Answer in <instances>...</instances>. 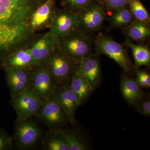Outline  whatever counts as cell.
Wrapping results in <instances>:
<instances>
[{
    "mask_svg": "<svg viewBox=\"0 0 150 150\" xmlns=\"http://www.w3.org/2000/svg\"><path fill=\"white\" fill-rule=\"evenodd\" d=\"M45 0H0V52L14 49L33 32L30 18Z\"/></svg>",
    "mask_w": 150,
    "mask_h": 150,
    "instance_id": "1",
    "label": "cell"
},
{
    "mask_svg": "<svg viewBox=\"0 0 150 150\" xmlns=\"http://www.w3.org/2000/svg\"><path fill=\"white\" fill-rule=\"evenodd\" d=\"M93 41L88 34L77 29L59 39L58 48L78 65L91 54Z\"/></svg>",
    "mask_w": 150,
    "mask_h": 150,
    "instance_id": "2",
    "label": "cell"
},
{
    "mask_svg": "<svg viewBox=\"0 0 150 150\" xmlns=\"http://www.w3.org/2000/svg\"><path fill=\"white\" fill-rule=\"evenodd\" d=\"M97 54L106 55L112 59L126 73L131 74L134 68L126 48L108 35L99 33L93 40Z\"/></svg>",
    "mask_w": 150,
    "mask_h": 150,
    "instance_id": "3",
    "label": "cell"
},
{
    "mask_svg": "<svg viewBox=\"0 0 150 150\" xmlns=\"http://www.w3.org/2000/svg\"><path fill=\"white\" fill-rule=\"evenodd\" d=\"M57 87L69 83L78 64L57 48L44 64Z\"/></svg>",
    "mask_w": 150,
    "mask_h": 150,
    "instance_id": "4",
    "label": "cell"
},
{
    "mask_svg": "<svg viewBox=\"0 0 150 150\" xmlns=\"http://www.w3.org/2000/svg\"><path fill=\"white\" fill-rule=\"evenodd\" d=\"M35 116L50 131H58L69 122L66 112L53 95L43 100V104Z\"/></svg>",
    "mask_w": 150,
    "mask_h": 150,
    "instance_id": "5",
    "label": "cell"
},
{
    "mask_svg": "<svg viewBox=\"0 0 150 150\" xmlns=\"http://www.w3.org/2000/svg\"><path fill=\"white\" fill-rule=\"evenodd\" d=\"M11 98V103L16 111L18 120H26L35 116L43 100L31 87Z\"/></svg>",
    "mask_w": 150,
    "mask_h": 150,
    "instance_id": "6",
    "label": "cell"
},
{
    "mask_svg": "<svg viewBox=\"0 0 150 150\" xmlns=\"http://www.w3.org/2000/svg\"><path fill=\"white\" fill-rule=\"evenodd\" d=\"M104 8L100 1L94 0L79 12V29L87 34L98 30L106 18Z\"/></svg>",
    "mask_w": 150,
    "mask_h": 150,
    "instance_id": "7",
    "label": "cell"
},
{
    "mask_svg": "<svg viewBox=\"0 0 150 150\" xmlns=\"http://www.w3.org/2000/svg\"><path fill=\"white\" fill-rule=\"evenodd\" d=\"M17 121L15 136L18 146L22 149H28L34 146L41 137L40 128L30 119Z\"/></svg>",
    "mask_w": 150,
    "mask_h": 150,
    "instance_id": "8",
    "label": "cell"
},
{
    "mask_svg": "<svg viewBox=\"0 0 150 150\" xmlns=\"http://www.w3.org/2000/svg\"><path fill=\"white\" fill-rule=\"evenodd\" d=\"M30 87L43 100L55 93L57 86L44 64L33 70Z\"/></svg>",
    "mask_w": 150,
    "mask_h": 150,
    "instance_id": "9",
    "label": "cell"
},
{
    "mask_svg": "<svg viewBox=\"0 0 150 150\" xmlns=\"http://www.w3.org/2000/svg\"><path fill=\"white\" fill-rule=\"evenodd\" d=\"M59 39L50 31L38 38L29 47L33 68L44 64L50 55L58 48Z\"/></svg>",
    "mask_w": 150,
    "mask_h": 150,
    "instance_id": "10",
    "label": "cell"
},
{
    "mask_svg": "<svg viewBox=\"0 0 150 150\" xmlns=\"http://www.w3.org/2000/svg\"><path fill=\"white\" fill-rule=\"evenodd\" d=\"M79 29L78 14L66 10H56L49 31L52 35L60 39Z\"/></svg>",
    "mask_w": 150,
    "mask_h": 150,
    "instance_id": "11",
    "label": "cell"
},
{
    "mask_svg": "<svg viewBox=\"0 0 150 150\" xmlns=\"http://www.w3.org/2000/svg\"><path fill=\"white\" fill-rule=\"evenodd\" d=\"M56 10L55 0H45L39 5L30 16V24L32 32L50 28Z\"/></svg>",
    "mask_w": 150,
    "mask_h": 150,
    "instance_id": "12",
    "label": "cell"
},
{
    "mask_svg": "<svg viewBox=\"0 0 150 150\" xmlns=\"http://www.w3.org/2000/svg\"><path fill=\"white\" fill-rule=\"evenodd\" d=\"M75 72L86 79L94 89L100 82L101 69L98 54H90L78 65Z\"/></svg>",
    "mask_w": 150,
    "mask_h": 150,
    "instance_id": "13",
    "label": "cell"
},
{
    "mask_svg": "<svg viewBox=\"0 0 150 150\" xmlns=\"http://www.w3.org/2000/svg\"><path fill=\"white\" fill-rule=\"evenodd\" d=\"M55 96L63 108L69 123L71 125L76 123L75 113L79 105L77 97L71 88L69 83L56 88Z\"/></svg>",
    "mask_w": 150,
    "mask_h": 150,
    "instance_id": "14",
    "label": "cell"
},
{
    "mask_svg": "<svg viewBox=\"0 0 150 150\" xmlns=\"http://www.w3.org/2000/svg\"><path fill=\"white\" fill-rule=\"evenodd\" d=\"M5 71L7 84L11 96H15L30 87L33 70L8 69Z\"/></svg>",
    "mask_w": 150,
    "mask_h": 150,
    "instance_id": "15",
    "label": "cell"
},
{
    "mask_svg": "<svg viewBox=\"0 0 150 150\" xmlns=\"http://www.w3.org/2000/svg\"><path fill=\"white\" fill-rule=\"evenodd\" d=\"M2 66L5 69H21L33 70L32 57L29 48H21L13 51L4 59Z\"/></svg>",
    "mask_w": 150,
    "mask_h": 150,
    "instance_id": "16",
    "label": "cell"
},
{
    "mask_svg": "<svg viewBox=\"0 0 150 150\" xmlns=\"http://www.w3.org/2000/svg\"><path fill=\"white\" fill-rule=\"evenodd\" d=\"M120 90L125 100L135 105L144 97V93L136 80L123 73L120 81Z\"/></svg>",
    "mask_w": 150,
    "mask_h": 150,
    "instance_id": "17",
    "label": "cell"
},
{
    "mask_svg": "<svg viewBox=\"0 0 150 150\" xmlns=\"http://www.w3.org/2000/svg\"><path fill=\"white\" fill-rule=\"evenodd\" d=\"M69 84L77 97L79 105L85 102L95 90L86 79L75 72L71 78Z\"/></svg>",
    "mask_w": 150,
    "mask_h": 150,
    "instance_id": "18",
    "label": "cell"
},
{
    "mask_svg": "<svg viewBox=\"0 0 150 150\" xmlns=\"http://www.w3.org/2000/svg\"><path fill=\"white\" fill-rule=\"evenodd\" d=\"M123 32L130 40L144 42L149 36V25L135 19L130 25L123 29Z\"/></svg>",
    "mask_w": 150,
    "mask_h": 150,
    "instance_id": "19",
    "label": "cell"
},
{
    "mask_svg": "<svg viewBox=\"0 0 150 150\" xmlns=\"http://www.w3.org/2000/svg\"><path fill=\"white\" fill-rule=\"evenodd\" d=\"M125 44L132 51L136 68L138 69L143 66H149L150 51L148 46L136 45L128 38L125 40Z\"/></svg>",
    "mask_w": 150,
    "mask_h": 150,
    "instance_id": "20",
    "label": "cell"
},
{
    "mask_svg": "<svg viewBox=\"0 0 150 150\" xmlns=\"http://www.w3.org/2000/svg\"><path fill=\"white\" fill-rule=\"evenodd\" d=\"M109 12L111 13L109 22L111 28L124 29L135 20L128 6Z\"/></svg>",
    "mask_w": 150,
    "mask_h": 150,
    "instance_id": "21",
    "label": "cell"
},
{
    "mask_svg": "<svg viewBox=\"0 0 150 150\" xmlns=\"http://www.w3.org/2000/svg\"><path fill=\"white\" fill-rule=\"evenodd\" d=\"M44 146L47 150H69L58 131H50L48 132L45 138Z\"/></svg>",
    "mask_w": 150,
    "mask_h": 150,
    "instance_id": "22",
    "label": "cell"
},
{
    "mask_svg": "<svg viewBox=\"0 0 150 150\" xmlns=\"http://www.w3.org/2000/svg\"><path fill=\"white\" fill-rule=\"evenodd\" d=\"M60 136L64 140L69 150H86L87 145L78 135L74 133L61 130L58 131Z\"/></svg>",
    "mask_w": 150,
    "mask_h": 150,
    "instance_id": "23",
    "label": "cell"
},
{
    "mask_svg": "<svg viewBox=\"0 0 150 150\" xmlns=\"http://www.w3.org/2000/svg\"><path fill=\"white\" fill-rule=\"evenodd\" d=\"M128 6L135 20L150 24L149 14L140 0H131Z\"/></svg>",
    "mask_w": 150,
    "mask_h": 150,
    "instance_id": "24",
    "label": "cell"
},
{
    "mask_svg": "<svg viewBox=\"0 0 150 150\" xmlns=\"http://www.w3.org/2000/svg\"><path fill=\"white\" fill-rule=\"evenodd\" d=\"M94 0H63L65 10L77 14Z\"/></svg>",
    "mask_w": 150,
    "mask_h": 150,
    "instance_id": "25",
    "label": "cell"
},
{
    "mask_svg": "<svg viewBox=\"0 0 150 150\" xmlns=\"http://www.w3.org/2000/svg\"><path fill=\"white\" fill-rule=\"evenodd\" d=\"M131 0H103V4L109 11L123 8L128 6Z\"/></svg>",
    "mask_w": 150,
    "mask_h": 150,
    "instance_id": "26",
    "label": "cell"
},
{
    "mask_svg": "<svg viewBox=\"0 0 150 150\" xmlns=\"http://www.w3.org/2000/svg\"><path fill=\"white\" fill-rule=\"evenodd\" d=\"M137 112L146 116H150V98H145L144 97L135 105Z\"/></svg>",
    "mask_w": 150,
    "mask_h": 150,
    "instance_id": "27",
    "label": "cell"
},
{
    "mask_svg": "<svg viewBox=\"0 0 150 150\" xmlns=\"http://www.w3.org/2000/svg\"><path fill=\"white\" fill-rule=\"evenodd\" d=\"M136 81L141 87L149 88L150 87V76L147 72L138 71L137 74Z\"/></svg>",
    "mask_w": 150,
    "mask_h": 150,
    "instance_id": "28",
    "label": "cell"
},
{
    "mask_svg": "<svg viewBox=\"0 0 150 150\" xmlns=\"http://www.w3.org/2000/svg\"><path fill=\"white\" fill-rule=\"evenodd\" d=\"M12 146V138L6 133L0 130V150L10 149Z\"/></svg>",
    "mask_w": 150,
    "mask_h": 150,
    "instance_id": "29",
    "label": "cell"
},
{
    "mask_svg": "<svg viewBox=\"0 0 150 150\" xmlns=\"http://www.w3.org/2000/svg\"><path fill=\"white\" fill-rule=\"evenodd\" d=\"M98 1H100V0H98Z\"/></svg>",
    "mask_w": 150,
    "mask_h": 150,
    "instance_id": "30",
    "label": "cell"
}]
</instances>
